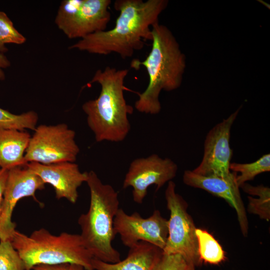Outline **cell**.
Instances as JSON below:
<instances>
[{
    "label": "cell",
    "instance_id": "cell-1",
    "mask_svg": "<svg viewBox=\"0 0 270 270\" xmlns=\"http://www.w3.org/2000/svg\"><path fill=\"white\" fill-rule=\"evenodd\" d=\"M168 3L167 0H116L114 7L119 16L114 28L90 34L68 49L100 55L116 53L123 59L130 58L144 48L146 40H151L150 27L158 22Z\"/></svg>",
    "mask_w": 270,
    "mask_h": 270
},
{
    "label": "cell",
    "instance_id": "cell-2",
    "mask_svg": "<svg viewBox=\"0 0 270 270\" xmlns=\"http://www.w3.org/2000/svg\"><path fill=\"white\" fill-rule=\"evenodd\" d=\"M152 48L143 61L133 60L130 67L146 68L148 76L146 89L138 94L134 108L139 112L158 114L161 110L159 96L162 90L170 92L180 87L184 72L186 56L171 30L157 22L152 26Z\"/></svg>",
    "mask_w": 270,
    "mask_h": 270
},
{
    "label": "cell",
    "instance_id": "cell-3",
    "mask_svg": "<svg viewBox=\"0 0 270 270\" xmlns=\"http://www.w3.org/2000/svg\"><path fill=\"white\" fill-rule=\"evenodd\" d=\"M128 72V69L108 66L104 70H98L90 82L98 83L101 87L96 98L82 106L88 125L97 142H122L130 131L128 115L134 109L126 103L124 93Z\"/></svg>",
    "mask_w": 270,
    "mask_h": 270
},
{
    "label": "cell",
    "instance_id": "cell-4",
    "mask_svg": "<svg viewBox=\"0 0 270 270\" xmlns=\"http://www.w3.org/2000/svg\"><path fill=\"white\" fill-rule=\"evenodd\" d=\"M90 192L88 212L78 219L83 242L93 257L104 262L116 263L120 254L112 246L116 234L114 218L120 208L118 194L110 184L102 182L93 170L88 172L86 181Z\"/></svg>",
    "mask_w": 270,
    "mask_h": 270
},
{
    "label": "cell",
    "instance_id": "cell-5",
    "mask_svg": "<svg viewBox=\"0 0 270 270\" xmlns=\"http://www.w3.org/2000/svg\"><path fill=\"white\" fill-rule=\"evenodd\" d=\"M10 241L28 270L38 265L66 263L82 266L86 270H94V257L80 234L63 232L54 235L41 228L27 236L16 230Z\"/></svg>",
    "mask_w": 270,
    "mask_h": 270
},
{
    "label": "cell",
    "instance_id": "cell-6",
    "mask_svg": "<svg viewBox=\"0 0 270 270\" xmlns=\"http://www.w3.org/2000/svg\"><path fill=\"white\" fill-rule=\"evenodd\" d=\"M165 198L170 216L168 220V238L162 250L163 254H180L188 264L200 266L202 262L198 252L196 228L187 212V202L176 192V184L172 180L168 182Z\"/></svg>",
    "mask_w": 270,
    "mask_h": 270
},
{
    "label": "cell",
    "instance_id": "cell-7",
    "mask_svg": "<svg viewBox=\"0 0 270 270\" xmlns=\"http://www.w3.org/2000/svg\"><path fill=\"white\" fill-rule=\"evenodd\" d=\"M110 0H64L54 22L69 38H80L106 30L111 14Z\"/></svg>",
    "mask_w": 270,
    "mask_h": 270
},
{
    "label": "cell",
    "instance_id": "cell-8",
    "mask_svg": "<svg viewBox=\"0 0 270 270\" xmlns=\"http://www.w3.org/2000/svg\"><path fill=\"white\" fill-rule=\"evenodd\" d=\"M25 152L24 161L50 164L75 162L80 148L75 132L66 124L36 127Z\"/></svg>",
    "mask_w": 270,
    "mask_h": 270
},
{
    "label": "cell",
    "instance_id": "cell-9",
    "mask_svg": "<svg viewBox=\"0 0 270 270\" xmlns=\"http://www.w3.org/2000/svg\"><path fill=\"white\" fill-rule=\"evenodd\" d=\"M240 108L214 126L207 134L204 142V154L200 164L192 172L206 176L226 179L234 177L230 166L232 156L230 146V131Z\"/></svg>",
    "mask_w": 270,
    "mask_h": 270
},
{
    "label": "cell",
    "instance_id": "cell-10",
    "mask_svg": "<svg viewBox=\"0 0 270 270\" xmlns=\"http://www.w3.org/2000/svg\"><path fill=\"white\" fill-rule=\"evenodd\" d=\"M178 166L170 158H162L156 154L134 159L130 164L122 187L132 188V198L138 204L142 203L152 185L156 191L176 175Z\"/></svg>",
    "mask_w": 270,
    "mask_h": 270
},
{
    "label": "cell",
    "instance_id": "cell-11",
    "mask_svg": "<svg viewBox=\"0 0 270 270\" xmlns=\"http://www.w3.org/2000/svg\"><path fill=\"white\" fill-rule=\"evenodd\" d=\"M114 229L116 235L120 234L122 244L129 248L144 241L162 250L168 234V220L158 210L144 218L136 212L128 214L120 208L114 218Z\"/></svg>",
    "mask_w": 270,
    "mask_h": 270
},
{
    "label": "cell",
    "instance_id": "cell-12",
    "mask_svg": "<svg viewBox=\"0 0 270 270\" xmlns=\"http://www.w3.org/2000/svg\"><path fill=\"white\" fill-rule=\"evenodd\" d=\"M44 185L26 164L8 170L0 214V240H10L16 230L12 216L17 202L24 197L32 196L36 200V191L44 189Z\"/></svg>",
    "mask_w": 270,
    "mask_h": 270
},
{
    "label": "cell",
    "instance_id": "cell-13",
    "mask_svg": "<svg viewBox=\"0 0 270 270\" xmlns=\"http://www.w3.org/2000/svg\"><path fill=\"white\" fill-rule=\"evenodd\" d=\"M26 164L45 184L53 186L57 199L64 198L73 204L76 203L78 196V188L86 182L88 172H81L75 162L50 164L30 162Z\"/></svg>",
    "mask_w": 270,
    "mask_h": 270
},
{
    "label": "cell",
    "instance_id": "cell-14",
    "mask_svg": "<svg viewBox=\"0 0 270 270\" xmlns=\"http://www.w3.org/2000/svg\"><path fill=\"white\" fill-rule=\"evenodd\" d=\"M236 174L231 178L226 179L203 176L192 170H186L184 172L182 180L187 186L202 189L224 200L235 210L241 232L244 236H246L248 232V222L240 188L236 182Z\"/></svg>",
    "mask_w": 270,
    "mask_h": 270
},
{
    "label": "cell",
    "instance_id": "cell-15",
    "mask_svg": "<svg viewBox=\"0 0 270 270\" xmlns=\"http://www.w3.org/2000/svg\"><path fill=\"white\" fill-rule=\"evenodd\" d=\"M163 254L158 246L144 241L130 248L127 256L116 263H108L94 258V270H153Z\"/></svg>",
    "mask_w": 270,
    "mask_h": 270
},
{
    "label": "cell",
    "instance_id": "cell-16",
    "mask_svg": "<svg viewBox=\"0 0 270 270\" xmlns=\"http://www.w3.org/2000/svg\"><path fill=\"white\" fill-rule=\"evenodd\" d=\"M25 130L0 129V168L6 170L26 164V152L30 139Z\"/></svg>",
    "mask_w": 270,
    "mask_h": 270
},
{
    "label": "cell",
    "instance_id": "cell-17",
    "mask_svg": "<svg viewBox=\"0 0 270 270\" xmlns=\"http://www.w3.org/2000/svg\"><path fill=\"white\" fill-rule=\"evenodd\" d=\"M246 194L256 196L257 198L248 196V211L258 216L260 218L270 220V188L263 185L254 186L244 183L240 186Z\"/></svg>",
    "mask_w": 270,
    "mask_h": 270
},
{
    "label": "cell",
    "instance_id": "cell-18",
    "mask_svg": "<svg viewBox=\"0 0 270 270\" xmlns=\"http://www.w3.org/2000/svg\"><path fill=\"white\" fill-rule=\"evenodd\" d=\"M198 252L202 262L216 265L226 259L224 251L214 238L205 230L196 228Z\"/></svg>",
    "mask_w": 270,
    "mask_h": 270
},
{
    "label": "cell",
    "instance_id": "cell-19",
    "mask_svg": "<svg viewBox=\"0 0 270 270\" xmlns=\"http://www.w3.org/2000/svg\"><path fill=\"white\" fill-rule=\"evenodd\" d=\"M230 170L240 173L236 176V182L240 186L247 182L253 180L258 175L270 171V154L262 155L258 160L250 163L231 162Z\"/></svg>",
    "mask_w": 270,
    "mask_h": 270
},
{
    "label": "cell",
    "instance_id": "cell-20",
    "mask_svg": "<svg viewBox=\"0 0 270 270\" xmlns=\"http://www.w3.org/2000/svg\"><path fill=\"white\" fill-rule=\"evenodd\" d=\"M38 120V114L33 110L16 114L0 108V129L34 130Z\"/></svg>",
    "mask_w": 270,
    "mask_h": 270
},
{
    "label": "cell",
    "instance_id": "cell-21",
    "mask_svg": "<svg viewBox=\"0 0 270 270\" xmlns=\"http://www.w3.org/2000/svg\"><path fill=\"white\" fill-rule=\"evenodd\" d=\"M0 270H28L10 240L0 242Z\"/></svg>",
    "mask_w": 270,
    "mask_h": 270
},
{
    "label": "cell",
    "instance_id": "cell-22",
    "mask_svg": "<svg viewBox=\"0 0 270 270\" xmlns=\"http://www.w3.org/2000/svg\"><path fill=\"white\" fill-rule=\"evenodd\" d=\"M0 41L4 44H21L26 41V37L15 28L7 14L2 11H0Z\"/></svg>",
    "mask_w": 270,
    "mask_h": 270
},
{
    "label": "cell",
    "instance_id": "cell-23",
    "mask_svg": "<svg viewBox=\"0 0 270 270\" xmlns=\"http://www.w3.org/2000/svg\"><path fill=\"white\" fill-rule=\"evenodd\" d=\"M188 264L180 254H163L153 270H186Z\"/></svg>",
    "mask_w": 270,
    "mask_h": 270
},
{
    "label": "cell",
    "instance_id": "cell-24",
    "mask_svg": "<svg viewBox=\"0 0 270 270\" xmlns=\"http://www.w3.org/2000/svg\"><path fill=\"white\" fill-rule=\"evenodd\" d=\"M32 270H86L82 266L70 263L56 265L40 264L34 266Z\"/></svg>",
    "mask_w": 270,
    "mask_h": 270
},
{
    "label": "cell",
    "instance_id": "cell-25",
    "mask_svg": "<svg viewBox=\"0 0 270 270\" xmlns=\"http://www.w3.org/2000/svg\"><path fill=\"white\" fill-rule=\"evenodd\" d=\"M8 170L4 168L0 169V214L3 200V196L7 179Z\"/></svg>",
    "mask_w": 270,
    "mask_h": 270
},
{
    "label": "cell",
    "instance_id": "cell-26",
    "mask_svg": "<svg viewBox=\"0 0 270 270\" xmlns=\"http://www.w3.org/2000/svg\"><path fill=\"white\" fill-rule=\"evenodd\" d=\"M10 66V62L6 56L2 53H0V80H2L6 78L4 69Z\"/></svg>",
    "mask_w": 270,
    "mask_h": 270
},
{
    "label": "cell",
    "instance_id": "cell-27",
    "mask_svg": "<svg viewBox=\"0 0 270 270\" xmlns=\"http://www.w3.org/2000/svg\"><path fill=\"white\" fill-rule=\"evenodd\" d=\"M8 51V48L6 45L0 41V53L4 54Z\"/></svg>",
    "mask_w": 270,
    "mask_h": 270
},
{
    "label": "cell",
    "instance_id": "cell-28",
    "mask_svg": "<svg viewBox=\"0 0 270 270\" xmlns=\"http://www.w3.org/2000/svg\"><path fill=\"white\" fill-rule=\"evenodd\" d=\"M186 270H196V266L192 264H188Z\"/></svg>",
    "mask_w": 270,
    "mask_h": 270
},
{
    "label": "cell",
    "instance_id": "cell-29",
    "mask_svg": "<svg viewBox=\"0 0 270 270\" xmlns=\"http://www.w3.org/2000/svg\"></svg>",
    "mask_w": 270,
    "mask_h": 270
}]
</instances>
